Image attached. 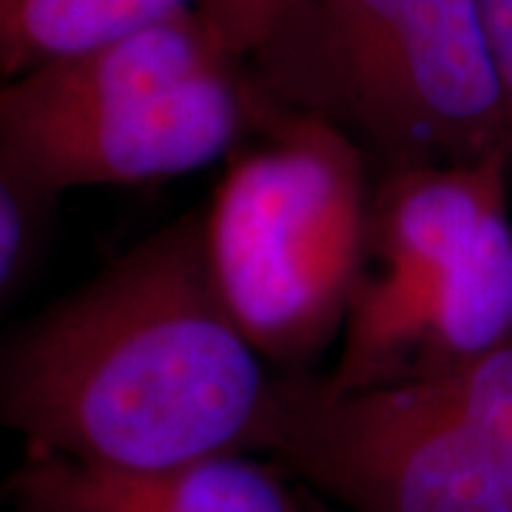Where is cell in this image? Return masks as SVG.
I'll return each mask as SVG.
<instances>
[{
	"label": "cell",
	"instance_id": "1",
	"mask_svg": "<svg viewBox=\"0 0 512 512\" xmlns=\"http://www.w3.org/2000/svg\"><path fill=\"white\" fill-rule=\"evenodd\" d=\"M276 413L279 373L222 299L202 205L0 339V427L32 453L128 470L268 456Z\"/></svg>",
	"mask_w": 512,
	"mask_h": 512
},
{
	"label": "cell",
	"instance_id": "2",
	"mask_svg": "<svg viewBox=\"0 0 512 512\" xmlns=\"http://www.w3.org/2000/svg\"><path fill=\"white\" fill-rule=\"evenodd\" d=\"M259 89L197 9L0 83V171L29 205L228 160Z\"/></svg>",
	"mask_w": 512,
	"mask_h": 512
},
{
	"label": "cell",
	"instance_id": "3",
	"mask_svg": "<svg viewBox=\"0 0 512 512\" xmlns=\"http://www.w3.org/2000/svg\"><path fill=\"white\" fill-rule=\"evenodd\" d=\"M245 69L268 100L339 128L376 174L512 160L476 0H282Z\"/></svg>",
	"mask_w": 512,
	"mask_h": 512
},
{
	"label": "cell",
	"instance_id": "4",
	"mask_svg": "<svg viewBox=\"0 0 512 512\" xmlns=\"http://www.w3.org/2000/svg\"><path fill=\"white\" fill-rule=\"evenodd\" d=\"M510 185L504 154L376 174L330 390L439 382L510 336Z\"/></svg>",
	"mask_w": 512,
	"mask_h": 512
},
{
	"label": "cell",
	"instance_id": "5",
	"mask_svg": "<svg viewBox=\"0 0 512 512\" xmlns=\"http://www.w3.org/2000/svg\"><path fill=\"white\" fill-rule=\"evenodd\" d=\"M373 180L367 154L339 128L259 92L254 126L202 208L217 288L276 373L311 370L339 345Z\"/></svg>",
	"mask_w": 512,
	"mask_h": 512
},
{
	"label": "cell",
	"instance_id": "6",
	"mask_svg": "<svg viewBox=\"0 0 512 512\" xmlns=\"http://www.w3.org/2000/svg\"><path fill=\"white\" fill-rule=\"evenodd\" d=\"M268 458L345 512H512V444L419 387L339 393L279 373Z\"/></svg>",
	"mask_w": 512,
	"mask_h": 512
},
{
	"label": "cell",
	"instance_id": "7",
	"mask_svg": "<svg viewBox=\"0 0 512 512\" xmlns=\"http://www.w3.org/2000/svg\"><path fill=\"white\" fill-rule=\"evenodd\" d=\"M6 501L12 512H316L319 495L256 453L128 470L26 450Z\"/></svg>",
	"mask_w": 512,
	"mask_h": 512
},
{
	"label": "cell",
	"instance_id": "8",
	"mask_svg": "<svg viewBox=\"0 0 512 512\" xmlns=\"http://www.w3.org/2000/svg\"><path fill=\"white\" fill-rule=\"evenodd\" d=\"M194 9V0H0V83Z\"/></svg>",
	"mask_w": 512,
	"mask_h": 512
},
{
	"label": "cell",
	"instance_id": "9",
	"mask_svg": "<svg viewBox=\"0 0 512 512\" xmlns=\"http://www.w3.org/2000/svg\"><path fill=\"white\" fill-rule=\"evenodd\" d=\"M419 390L484 433L512 444V333L470 365L439 382L421 384Z\"/></svg>",
	"mask_w": 512,
	"mask_h": 512
},
{
	"label": "cell",
	"instance_id": "10",
	"mask_svg": "<svg viewBox=\"0 0 512 512\" xmlns=\"http://www.w3.org/2000/svg\"><path fill=\"white\" fill-rule=\"evenodd\" d=\"M279 6L282 0H194L197 15L239 60H248L268 35Z\"/></svg>",
	"mask_w": 512,
	"mask_h": 512
},
{
	"label": "cell",
	"instance_id": "11",
	"mask_svg": "<svg viewBox=\"0 0 512 512\" xmlns=\"http://www.w3.org/2000/svg\"><path fill=\"white\" fill-rule=\"evenodd\" d=\"M29 202L0 171V293L18 274L29 242Z\"/></svg>",
	"mask_w": 512,
	"mask_h": 512
},
{
	"label": "cell",
	"instance_id": "12",
	"mask_svg": "<svg viewBox=\"0 0 512 512\" xmlns=\"http://www.w3.org/2000/svg\"><path fill=\"white\" fill-rule=\"evenodd\" d=\"M512 120V0H476Z\"/></svg>",
	"mask_w": 512,
	"mask_h": 512
},
{
	"label": "cell",
	"instance_id": "13",
	"mask_svg": "<svg viewBox=\"0 0 512 512\" xmlns=\"http://www.w3.org/2000/svg\"><path fill=\"white\" fill-rule=\"evenodd\" d=\"M316 495H319V493H316ZM316 512H345V510H339L336 504H330L328 498H322V495H319V504H316Z\"/></svg>",
	"mask_w": 512,
	"mask_h": 512
}]
</instances>
